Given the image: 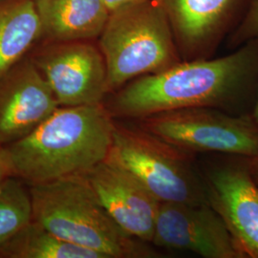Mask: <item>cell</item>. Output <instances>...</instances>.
Masks as SVG:
<instances>
[{"instance_id":"obj_17","label":"cell","mask_w":258,"mask_h":258,"mask_svg":"<svg viewBox=\"0 0 258 258\" xmlns=\"http://www.w3.org/2000/svg\"><path fill=\"white\" fill-rule=\"evenodd\" d=\"M255 39H258V0H248L244 15L229 37L228 45L236 49Z\"/></svg>"},{"instance_id":"obj_6","label":"cell","mask_w":258,"mask_h":258,"mask_svg":"<svg viewBox=\"0 0 258 258\" xmlns=\"http://www.w3.org/2000/svg\"><path fill=\"white\" fill-rule=\"evenodd\" d=\"M139 127L190 153L258 155V124L250 114L235 115L214 107L163 111L130 120Z\"/></svg>"},{"instance_id":"obj_3","label":"cell","mask_w":258,"mask_h":258,"mask_svg":"<svg viewBox=\"0 0 258 258\" xmlns=\"http://www.w3.org/2000/svg\"><path fill=\"white\" fill-rule=\"evenodd\" d=\"M30 196L33 220L61 239L103 258L159 256L112 219L83 176L32 184Z\"/></svg>"},{"instance_id":"obj_18","label":"cell","mask_w":258,"mask_h":258,"mask_svg":"<svg viewBox=\"0 0 258 258\" xmlns=\"http://www.w3.org/2000/svg\"><path fill=\"white\" fill-rule=\"evenodd\" d=\"M102 1L104 2V4L106 5V7L108 8L111 13L115 10L120 9L123 6L141 2V1H145V0H102Z\"/></svg>"},{"instance_id":"obj_13","label":"cell","mask_w":258,"mask_h":258,"mask_svg":"<svg viewBox=\"0 0 258 258\" xmlns=\"http://www.w3.org/2000/svg\"><path fill=\"white\" fill-rule=\"evenodd\" d=\"M41 38L49 42L99 38L110 11L102 0H35Z\"/></svg>"},{"instance_id":"obj_2","label":"cell","mask_w":258,"mask_h":258,"mask_svg":"<svg viewBox=\"0 0 258 258\" xmlns=\"http://www.w3.org/2000/svg\"><path fill=\"white\" fill-rule=\"evenodd\" d=\"M114 128L103 103L60 106L3 149L10 173L31 184L83 175L106 160Z\"/></svg>"},{"instance_id":"obj_16","label":"cell","mask_w":258,"mask_h":258,"mask_svg":"<svg viewBox=\"0 0 258 258\" xmlns=\"http://www.w3.org/2000/svg\"><path fill=\"white\" fill-rule=\"evenodd\" d=\"M33 220L30 194L13 179L0 183V246H3Z\"/></svg>"},{"instance_id":"obj_8","label":"cell","mask_w":258,"mask_h":258,"mask_svg":"<svg viewBox=\"0 0 258 258\" xmlns=\"http://www.w3.org/2000/svg\"><path fill=\"white\" fill-rule=\"evenodd\" d=\"M226 156L204 170L209 203L245 257L258 258V184L249 170V158Z\"/></svg>"},{"instance_id":"obj_20","label":"cell","mask_w":258,"mask_h":258,"mask_svg":"<svg viewBox=\"0 0 258 258\" xmlns=\"http://www.w3.org/2000/svg\"><path fill=\"white\" fill-rule=\"evenodd\" d=\"M249 166L251 175L258 184V155L252 157V158H249Z\"/></svg>"},{"instance_id":"obj_1","label":"cell","mask_w":258,"mask_h":258,"mask_svg":"<svg viewBox=\"0 0 258 258\" xmlns=\"http://www.w3.org/2000/svg\"><path fill=\"white\" fill-rule=\"evenodd\" d=\"M258 88V39L217 58L181 61L137 78L113 92L105 105L113 118L136 120L163 111L214 107L250 114Z\"/></svg>"},{"instance_id":"obj_10","label":"cell","mask_w":258,"mask_h":258,"mask_svg":"<svg viewBox=\"0 0 258 258\" xmlns=\"http://www.w3.org/2000/svg\"><path fill=\"white\" fill-rule=\"evenodd\" d=\"M82 176L123 231L152 244L161 202L134 176L106 160Z\"/></svg>"},{"instance_id":"obj_9","label":"cell","mask_w":258,"mask_h":258,"mask_svg":"<svg viewBox=\"0 0 258 258\" xmlns=\"http://www.w3.org/2000/svg\"><path fill=\"white\" fill-rule=\"evenodd\" d=\"M152 245L205 258H246L210 204L161 203Z\"/></svg>"},{"instance_id":"obj_12","label":"cell","mask_w":258,"mask_h":258,"mask_svg":"<svg viewBox=\"0 0 258 258\" xmlns=\"http://www.w3.org/2000/svg\"><path fill=\"white\" fill-rule=\"evenodd\" d=\"M165 11L182 60L209 58L244 0H156Z\"/></svg>"},{"instance_id":"obj_7","label":"cell","mask_w":258,"mask_h":258,"mask_svg":"<svg viewBox=\"0 0 258 258\" xmlns=\"http://www.w3.org/2000/svg\"><path fill=\"white\" fill-rule=\"evenodd\" d=\"M32 59L59 106L100 104L109 94L104 56L91 40L49 42Z\"/></svg>"},{"instance_id":"obj_4","label":"cell","mask_w":258,"mask_h":258,"mask_svg":"<svg viewBox=\"0 0 258 258\" xmlns=\"http://www.w3.org/2000/svg\"><path fill=\"white\" fill-rule=\"evenodd\" d=\"M99 47L107 67L109 94L137 78L164 72L183 61L166 13L156 0L111 12Z\"/></svg>"},{"instance_id":"obj_19","label":"cell","mask_w":258,"mask_h":258,"mask_svg":"<svg viewBox=\"0 0 258 258\" xmlns=\"http://www.w3.org/2000/svg\"><path fill=\"white\" fill-rule=\"evenodd\" d=\"M8 173H10L9 167L5 159L4 151L3 149H0V183L6 179Z\"/></svg>"},{"instance_id":"obj_11","label":"cell","mask_w":258,"mask_h":258,"mask_svg":"<svg viewBox=\"0 0 258 258\" xmlns=\"http://www.w3.org/2000/svg\"><path fill=\"white\" fill-rule=\"evenodd\" d=\"M59 104L32 58H23L0 79V144L23 138Z\"/></svg>"},{"instance_id":"obj_5","label":"cell","mask_w":258,"mask_h":258,"mask_svg":"<svg viewBox=\"0 0 258 258\" xmlns=\"http://www.w3.org/2000/svg\"><path fill=\"white\" fill-rule=\"evenodd\" d=\"M194 155L133 122L128 126L115 121L106 161L134 176L161 203L210 204Z\"/></svg>"},{"instance_id":"obj_15","label":"cell","mask_w":258,"mask_h":258,"mask_svg":"<svg viewBox=\"0 0 258 258\" xmlns=\"http://www.w3.org/2000/svg\"><path fill=\"white\" fill-rule=\"evenodd\" d=\"M16 258H103L92 249L61 239L34 220L3 245Z\"/></svg>"},{"instance_id":"obj_14","label":"cell","mask_w":258,"mask_h":258,"mask_svg":"<svg viewBox=\"0 0 258 258\" xmlns=\"http://www.w3.org/2000/svg\"><path fill=\"white\" fill-rule=\"evenodd\" d=\"M41 38L35 0H0V79Z\"/></svg>"},{"instance_id":"obj_21","label":"cell","mask_w":258,"mask_h":258,"mask_svg":"<svg viewBox=\"0 0 258 258\" xmlns=\"http://www.w3.org/2000/svg\"><path fill=\"white\" fill-rule=\"evenodd\" d=\"M250 116L252 117V119H253L254 121L258 124V88L257 93H256V98H255V102H254V105H253L252 111H251V113H250Z\"/></svg>"}]
</instances>
